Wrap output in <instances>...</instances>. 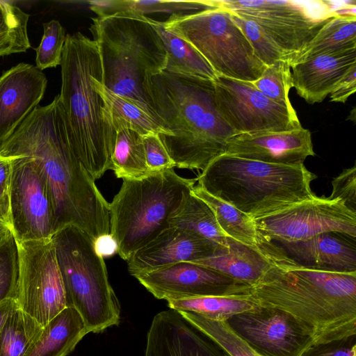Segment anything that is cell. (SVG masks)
I'll use <instances>...</instances> for the list:
<instances>
[{
  "label": "cell",
  "instance_id": "25",
  "mask_svg": "<svg viewBox=\"0 0 356 356\" xmlns=\"http://www.w3.org/2000/svg\"><path fill=\"white\" fill-rule=\"evenodd\" d=\"M86 3L97 17L120 13L145 16L156 13L191 14L218 7L213 0H90Z\"/></svg>",
  "mask_w": 356,
  "mask_h": 356
},
{
  "label": "cell",
  "instance_id": "42",
  "mask_svg": "<svg viewBox=\"0 0 356 356\" xmlns=\"http://www.w3.org/2000/svg\"><path fill=\"white\" fill-rule=\"evenodd\" d=\"M355 90L356 64L351 67L330 93V102L345 103Z\"/></svg>",
  "mask_w": 356,
  "mask_h": 356
},
{
  "label": "cell",
  "instance_id": "44",
  "mask_svg": "<svg viewBox=\"0 0 356 356\" xmlns=\"http://www.w3.org/2000/svg\"><path fill=\"white\" fill-rule=\"evenodd\" d=\"M13 159L0 154V187L10 188Z\"/></svg>",
  "mask_w": 356,
  "mask_h": 356
},
{
  "label": "cell",
  "instance_id": "15",
  "mask_svg": "<svg viewBox=\"0 0 356 356\" xmlns=\"http://www.w3.org/2000/svg\"><path fill=\"white\" fill-rule=\"evenodd\" d=\"M226 322L262 356H301L315 343L311 332L298 319L272 307L257 305Z\"/></svg>",
  "mask_w": 356,
  "mask_h": 356
},
{
  "label": "cell",
  "instance_id": "10",
  "mask_svg": "<svg viewBox=\"0 0 356 356\" xmlns=\"http://www.w3.org/2000/svg\"><path fill=\"white\" fill-rule=\"evenodd\" d=\"M213 1L256 23L284 51L290 65L321 29L339 13L347 11L351 3L327 0Z\"/></svg>",
  "mask_w": 356,
  "mask_h": 356
},
{
  "label": "cell",
  "instance_id": "8",
  "mask_svg": "<svg viewBox=\"0 0 356 356\" xmlns=\"http://www.w3.org/2000/svg\"><path fill=\"white\" fill-rule=\"evenodd\" d=\"M61 274L67 307L74 308L89 333L118 325L120 301L112 288L104 258L94 241L74 226L58 230L51 238Z\"/></svg>",
  "mask_w": 356,
  "mask_h": 356
},
{
  "label": "cell",
  "instance_id": "5",
  "mask_svg": "<svg viewBox=\"0 0 356 356\" xmlns=\"http://www.w3.org/2000/svg\"><path fill=\"white\" fill-rule=\"evenodd\" d=\"M316 178L304 164H271L223 154L196 179L209 194L256 219L313 197L311 184Z\"/></svg>",
  "mask_w": 356,
  "mask_h": 356
},
{
  "label": "cell",
  "instance_id": "13",
  "mask_svg": "<svg viewBox=\"0 0 356 356\" xmlns=\"http://www.w3.org/2000/svg\"><path fill=\"white\" fill-rule=\"evenodd\" d=\"M260 235L269 241L305 240L323 233L356 237V213L339 199L313 197L270 215L253 219Z\"/></svg>",
  "mask_w": 356,
  "mask_h": 356
},
{
  "label": "cell",
  "instance_id": "31",
  "mask_svg": "<svg viewBox=\"0 0 356 356\" xmlns=\"http://www.w3.org/2000/svg\"><path fill=\"white\" fill-rule=\"evenodd\" d=\"M167 302L170 309L193 312L207 318L220 321H226L232 316L251 309L257 305L245 295L204 296Z\"/></svg>",
  "mask_w": 356,
  "mask_h": 356
},
{
  "label": "cell",
  "instance_id": "18",
  "mask_svg": "<svg viewBox=\"0 0 356 356\" xmlns=\"http://www.w3.org/2000/svg\"><path fill=\"white\" fill-rule=\"evenodd\" d=\"M222 247L193 232L170 226L130 257L128 270L136 278L176 263L209 257Z\"/></svg>",
  "mask_w": 356,
  "mask_h": 356
},
{
  "label": "cell",
  "instance_id": "20",
  "mask_svg": "<svg viewBox=\"0 0 356 356\" xmlns=\"http://www.w3.org/2000/svg\"><path fill=\"white\" fill-rule=\"evenodd\" d=\"M356 64V49L318 54L291 65L293 84L307 103L322 102Z\"/></svg>",
  "mask_w": 356,
  "mask_h": 356
},
{
  "label": "cell",
  "instance_id": "17",
  "mask_svg": "<svg viewBox=\"0 0 356 356\" xmlns=\"http://www.w3.org/2000/svg\"><path fill=\"white\" fill-rule=\"evenodd\" d=\"M225 154L271 164L299 165L314 156L312 134L301 127L288 131H260L230 138Z\"/></svg>",
  "mask_w": 356,
  "mask_h": 356
},
{
  "label": "cell",
  "instance_id": "36",
  "mask_svg": "<svg viewBox=\"0 0 356 356\" xmlns=\"http://www.w3.org/2000/svg\"><path fill=\"white\" fill-rule=\"evenodd\" d=\"M19 271L18 244L10 229L0 237V302L17 300Z\"/></svg>",
  "mask_w": 356,
  "mask_h": 356
},
{
  "label": "cell",
  "instance_id": "28",
  "mask_svg": "<svg viewBox=\"0 0 356 356\" xmlns=\"http://www.w3.org/2000/svg\"><path fill=\"white\" fill-rule=\"evenodd\" d=\"M192 193L207 204L227 237L243 244L258 246L264 238L258 232L254 220L231 204L209 194L198 185Z\"/></svg>",
  "mask_w": 356,
  "mask_h": 356
},
{
  "label": "cell",
  "instance_id": "2",
  "mask_svg": "<svg viewBox=\"0 0 356 356\" xmlns=\"http://www.w3.org/2000/svg\"><path fill=\"white\" fill-rule=\"evenodd\" d=\"M245 296L292 315L314 343L356 335V272L303 266L275 244L271 267Z\"/></svg>",
  "mask_w": 356,
  "mask_h": 356
},
{
  "label": "cell",
  "instance_id": "35",
  "mask_svg": "<svg viewBox=\"0 0 356 356\" xmlns=\"http://www.w3.org/2000/svg\"><path fill=\"white\" fill-rule=\"evenodd\" d=\"M252 83L270 99L290 110H294L289 99V91L293 84L291 65L288 60H280L267 66L260 77Z\"/></svg>",
  "mask_w": 356,
  "mask_h": 356
},
{
  "label": "cell",
  "instance_id": "21",
  "mask_svg": "<svg viewBox=\"0 0 356 356\" xmlns=\"http://www.w3.org/2000/svg\"><path fill=\"white\" fill-rule=\"evenodd\" d=\"M227 247L213 255L193 262L213 269L236 281L251 286L270 269L275 243L264 238L258 246L243 244L227 237Z\"/></svg>",
  "mask_w": 356,
  "mask_h": 356
},
{
  "label": "cell",
  "instance_id": "30",
  "mask_svg": "<svg viewBox=\"0 0 356 356\" xmlns=\"http://www.w3.org/2000/svg\"><path fill=\"white\" fill-rule=\"evenodd\" d=\"M170 226L187 229L221 246H227V236L219 227L213 211L192 192L170 219Z\"/></svg>",
  "mask_w": 356,
  "mask_h": 356
},
{
  "label": "cell",
  "instance_id": "19",
  "mask_svg": "<svg viewBox=\"0 0 356 356\" xmlns=\"http://www.w3.org/2000/svg\"><path fill=\"white\" fill-rule=\"evenodd\" d=\"M47 85L35 66L20 63L0 76V143L7 139L38 106Z\"/></svg>",
  "mask_w": 356,
  "mask_h": 356
},
{
  "label": "cell",
  "instance_id": "43",
  "mask_svg": "<svg viewBox=\"0 0 356 356\" xmlns=\"http://www.w3.org/2000/svg\"><path fill=\"white\" fill-rule=\"evenodd\" d=\"M94 244L96 252L103 258L117 252V243L111 234L99 237L94 241Z\"/></svg>",
  "mask_w": 356,
  "mask_h": 356
},
{
  "label": "cell",
  "instance_id": "27",
  "mask_svg": "<svg viewBox=\"0 0 356 356\" xmlns=\"http://www.w3.org/2000/svg\"><path fill=\"white\" fill-rule=\"evenodd\" d=\"M355 9L339 13L327 22L293 64L321 54L356 49Z\"/></svg>",
  "mask_w": 356,
  "mask_h": 356
},
{
  "label": "cell",
  "instance_id": "34",
  "mask_svg": "<svg viewBox=\"0 0 356 356\" xmlns=\"http://www.w3.org/2000/svg\"><path fill=\"white\" fill-rule=\"evenodd\" d=\"M191 325L217 343L230 356H262L238 337L226 321L207 318L188 312H177Z\"/></svg>",
  "mask_w": 356,
  "mask_h": 356
},
{
  "label": "cell",
  "instance_id": "46",
  "mask_svg": "<svg viewBox=\"0 0 356 356\" xmlns=\"http://www.w3.org/2000/svg\"><path fill=\"white\" fill-rule=\"evenodd\" d=\"M10 229V228L8 224L0 218V237L4 235Z\"/></svg>",
  "mask_w": 356,
  "mask_h": 356
},
{
  "label": "cell",
  "instance_id": "11",
  "mask_svg": "<svg viewBox=\"0 0 356 356\" xmlns=\"http://www.w3.org/2000/svg\"><path fill=\"white\" fill-rule=\"evenodd\" d=\"M9 197L10 228L17 243L51 239L55 233L54 203L34 158L14 156Z\"/></svg>",
  "mask_w": 356,
  "mask_h": 356
},
{
  "label": "cell",
  "instance_id": "45",
  "mask_svg": "<svg viewBox=\"0 0 356 356\" xmlns=\"http://www.w3.org/2000/svg\"><path fill=\"white\" fill-rule=\"evenodd\" d=\"M18 308L16 301L8 300L0 302V329L10 316L15 309Z\"/></svg>",
  "mask_w": 356,
  "mask_h": 356
},
{
  "label": "cell",
  "instance_id": "37",
  "mask_svg": "<svg viewBox=\"0 0 356 356\" xmlns=\"http://www.w3.org/2000/svg\"><path fill=\"white\" fill-rule=\"evenodd\" d=\"M43 35L35 49V67L42 71L60 65L65 42V31L59 21L43 23Z\"/></svg>",
  "mask_w": 356,
  "mask_h": 356
},
{
  "label": "cell",
  "instance_id": "24",
  "mask_svg": "<svg viewBox=\"0 0 356 356\" xmlns=\"http://www.w3.org/2000/svg\"><path fill=\"white\" fill-rule=\"evenodd\" d=\"M88 333L79 313L66 307L43 327L22 356H67Z\"/></svg>",
  "mask_w": 356,
  "mask_h": 356
},
{
  "label": "cell",
  "instance_id": "32",
  "mask_svg": "<svg viewBox=\"0 0 356 356\" xmlns=\"http://www.w3.org/2000/svg\"><path fill=\"white\" fill-rule=\"evenodd\" d=\"M42 329L39 323L17 308L0 329V356H22Z\"/></svg>",
  "mask_w": 356,
  "mask_h": 356
},
{
  "label": "cell",
  "instance_id": "39",
  "mask_svg": "<svg viewBox=\"0 0 356 356\" xmlns=\"http://www.w3.org/2000/svg\"><path fill=\"white\" fill-rule=\"evenodd\" d=\"M142 137L146 163L150 172H156L175 167L159 134H149Z\"/></svg>",
  "mask_w": 356,
  "mask_h": 356
},
{
  "label": "cell",
  "instance_id": "1",
  "mask_svg": "<svg viewBox=\"0 0 356 356\" xmlns=\"http://www.w3.org/2000/svg\"><path fill=\"white\" fill-rule=\"evenodd\" d=\"M4 156L34 158L46 177L55 211V233L67 226L94 241L110 234L109 203L76 156L58 95L38 106L5 140Z\"/></svg>",
  "mask_w": 356,
  "mask_h": 356
},
{
  "label": "cell",
  "instance_id": "7",
  "mask_svg": "<svg viewBox=\"0 0 356 356\" xmlns=\"http://www.w3.org/2000/svg\"><path fill=\"white\" fill-rule=\"evenodd\" d=\"M122 180L109 203L110 234L117 243V253L127 261L170 227L197 179L182 177L171 168Z\"/></svg>",
  "mask_w": 356,
  "mask_h": 356
},
{
  "label": "cell",
  "instance_id": "38",
  "mask_svg": "<svg viewBox=\"0 0 356 356\" xmlns=\"http://www.w3.org/2000/svg\"><path fill=\"white\" fill-rule=\"evenodd\" d=\"M231 14L234 22L251 44L256 56L266 67L280 60H288L284 51L256 23L232 13Z\"/></svg>",
  "mask_w": 356,
  "mask_h": 356
},
{
  "label": "cell",
  "instance_id": "40",
  "mask_svg": "<svg viewBox=\"0 0 356 356\" xmlns=\"http://www.w3.org/2000/svg\"><path fill=\"white\" fill-rule=\"evenodd\" d=\"M330 200L339 199L346 207L356 213V165L344 169L332 181Z\"/></svg>",
  "mask_w": 356,
  "mask_h": 356
},
{
  "label": "cell",
  "instance_id": "41",
  "mask_svg": "<svg viewBox=\"0 0 356 356\" xmlns=\"http://www.w3.org/2000/svg\"><path fill=\"white\" fill-rule=\"evenodd\" d=\"M301 356H356V335L313 343Z\"/></svg>",
  "mask_w": 356,
  "mask_h": 356
},
{
  "label": "cell",
  "instance_id": "33",
  "mask_svg": "<svg viewBox=\"0 0 356 356\" xmlns=\"http://www.w3.org/2000/svg\"><path fill=\"white\" fill-rule=\"evenodd\" d=\"M29 15L10 1L0 0V57L26 52Z\"/></svg>",
  "mask_w": 356,
  "mask_h": 356
},
{
  "label": "cell",
  "instance_id": "22",
  "mask_svg": "<svg viewBox=\"0 0 356 356\" xmlns=\"http://www.w3.org/2000/svg\"><path fill=\"white\" fill-rule=\"evenodd\" d=\"M285 253L299 264L333 272H356L355 243L323 233L295 241H280Z\"/></svg>",
  "mask_w": 356,
  "mask_h": 356
},
{
  "label": "cell",
  "instance_id": "6",
  "mask_svg": "<svg viewBox=\"0 0 356 356\" xmlns=\"http://www.w3.org/2000/svg\"><path fill=\"white\" fill-rule=\"evenodd\" d=\"M92 19L89 29L98 48L102 83L148 106L144 84L167 64L164 43L150 18L120 13Z\"/></svg>",
  "mask_w": 356,
  "mask_h": 356
},
{
  "label": "cell",
  "instance_id": "12",
  "mask_svg": "<svg viewBox=\"0 0 356 356\" xmlns=\"http://www.w3.org/2000/svg\"><path fill=\"white\" fill-rule=\"evenodd\" d=\"M18 244V308L42 326L67 307L65 288L51 239Z\"/></svg>",
  "mask_w": 356,
  "mask_h": 356
},
{
  "label": "cell",
  "instance_id": "9",
  "mask_svg": "<svg viewBox=\"0 0 356 356\" xmlns=\"http://www.w3.org/2000/svg\"><path fill=\"white\" fill-rule=\"evenodd\" d=\"M163 24L168 31L191 44L217 75L254 82L266 67L234 22L231 13L224 8L218 6L191 14H173Z\"/></svg>",
  "mask_w": 356,
  "mask_h": 356
},
{
  "label": "cell",
  "instance_id": "26",
  "mask_svg": "<svg viewBox=\"0 0 356 356\" xmlns=\"http://www.w3.org/2000/svg\"><path fill=\"white\" fill-rule=\"evenodd\" d=\"M167 51L165 71L213 80L218 76L203 56L188 42L168 31L163 22L150 18Z\"/></svg>",
  "mask_w": 356,
  "mask_h": 356
},
{
  "label": "cell",
  "instance_id": "29",
  "mask_svg": "<svg viewBox=\"0 0 356 356\" xmlns=\"http://www.w3.org/2000/svg\"><path fill=\"white\" fill-rule=\"evenodd\" d=\"M111 170L122 179H140L152 173L146 163L140 134L129 129L116 130Z\"/></svg>",
  "mask_w": 356,
  "mask_h": 356
},
{
  "label": "cell",
  "instance_id": "14",
  "mask_svg": "<svg viewBox=\"0 0 356 356\" xmlns=\"http://www.w3.org/2000/svg\"><path fill=\"white\" fill-rule=\"evenodd\" d=\"M213 81L219 113L236 134L288 131L302 127L295 109L270 99L252 82L220 75Z\"/></svg>",
  "mask_w": 356,
  "mask_h": 356
},
{
  "label": "cell",
  "instance_id": "3",
  "mask_svg": "<svg viewBox=\"0 0 356 356\" xmlns=\"http://www.w3.org/2000/svg\"><path fill=\"white\" fill-rule=\"evenodd\" d=\"M143 88L148 106L168 132L159 136L175 167L202 171L225 154L236 134L219 113L213 80L163 70Z\"/></svg>",
  "mask_w": 356,
  "mask_h": 356
},
{
  "label": "cell",
  "instance_id": "16",
  "mask_svg": "<svg viewBox=\"0 0 356 356\" xmlns=\"http://www.w3.org/2000/svg\"><path fill=\"white\" fill-rule=\"evenodd\" d=\"M156 298L167 302L204 296L245 295L248 285L189 261L176 263L136 277Z\"/></svg>",
  "mask_w": 356,
  "mask_h": 356
},
{
  "label": "cell",
  "instance_id": "23",
  "mask_svg": "<svg viewBox=\"0 0 356 356\" xmlns=\"http://www.w3.org/2000/svg\"><path fill=\"white\" fill-rule=\"evenodd\" d=\"M102 74L94 77L92 84L103 100L105 118L115 131L129 129L141 136L168 135L148 106L112 92L102 83Z\"/></svg>",
  "mask_w": 356,
  "mask_h": 356
},
{
  "label": "cell",
  "instance_id": "4",
  "mask_svg": "<svg viewBox=\"0 0 356 356\" xmlns=\"http://www.w3.org/2000/svg\"><path fill=\"white\" fill-rule=\"evenodd\" d=\"M58 95L73 149L95 179L111 170L115 131L106 120L102 99L92 79L102 74L97 46L76 32L67 34Z\"/></svg>",
  "mask_w": 356,
  "mask_h": 356
}]
</instances>
